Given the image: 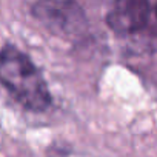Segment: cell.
Wrapping results in <instances>:
<instances>
[{
    "label": "cell",
    "instance_id": "cell-1",
    "mask_svg": "<svg viewBox=\"0 0 157 157\" xmlns=\"http://www.w3.org/2000/svg\"><path fill=\"white\" fill-rule=\"evenodd\" d=\"M0 83L29 111H43L51 102L45 78L33 62L14 46L0 51Z\"/></svg>",
    "mask_w": 157,
    "mask_h": 157
},
{
    "label": "cell",
    "instance_id": "cell-2",
    "mask_svg": "<svg viewBox=\"0 0 157 157\" xmlns=\"http://www.w3.org/2000/svg\"><path fill=\"white\" fill-rule=\"evenodd\" d=\"M33 14L59 37L74 39L86 31V16L74 0H40L34 5Z\"/></svg>",
    "mask_w": 157,
    "mask_h": 157
},
{
    "label": "cell",
    "instance_id": "cell-3",
    "mask_svg": "<svg viewBox=\"0 0 157 157\" xmlns=\"http://www.w3.org/2000/svg\"><path fill=\"white\" fill-rule=\"evenodd\" d=\"M149 16L148 0H116L108 14V26L119 34H131L145 26Z\"/></svg>",
    "mask_w": 157,
    "mask_h": 157
},
{
    "label": "cell",
    "instance_id": "cell-4",
    "mask_svg": "<svg viewBox=\"0 0 157 157\" xmlns=\"http://www.w3.org/2000/svg\"><path fill=\"white\" fill-rule=\"evenodd\" d=\"M155 14H157V3H155Z\"/></svg>",
    "mask_w": 157,
    "mask_h": 157
}]
</instances>
